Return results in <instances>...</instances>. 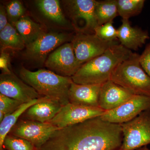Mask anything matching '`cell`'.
Here are the masks:
<instances>
[{
    "mask_svg": "<svg viewBox=\"0 0 150 150\" xmlns=\"http://www.w3.org/2000/svg\"><path fill=\"white\" fill-rule=\"evenodd\" d=\"M44 65L57 74L70 77L81 66L77 62L71 42L63 44L51 52Z\"/></svg>",
    "mask_w": 150,
    "mask_h": 150,
    "instance_id": "cell-9",
    "label": "cell"
},
{
    "mask_svg": "<svg viewBox=\"0 0 150 150\" xmlns=\"http://www.w3.org/2000/svg\"><path fill=\"white\" fill-rule=\"evenodd\" d=\"M0 93L23 103L42 97L12 71L0 75Z\"/></svg>",
    "mask_w": 150,
    "mask_h": 150,
    "instance_id": "cell-12",
    "label": "cell"
},
{
    "mask_svg": "<svg viewBox=\"0 0 150 150\" xmlns=\"http://www.w3.org/2000/svg\"><path fill=\"white\" fill-rule=\"evenodd\" d=\"M23 104L18 100L0 93V122L6 115L14 112Z\"/></svg>",
    "mask_w": 150,
    "mask_h": 150,
    "instance_id": "cell-26",
    "label": "cell"
},
{
    "mask_svg": "<svg viewBox=\"0 0 150 150\" xmlns=\"http://www.w3.org/2000/svg\"><path fill=\"white\" fill-rule=\"evenodd\" d=\"M94 33L101 40L113 42L118 40V30L113 26L112 21L98 25L94 30Z\"/></svg>",
    "mask_w": 150,
    "mask_h": 150,
    "instance_id": "cell-25",
    "label": "cell"
},
{
    "mask_svg": "<svg viewBox=\"0 0 150 150\" xmlns=\"http://www.w3.org/2000/svg\"><path fill=\"white\" fill-rule=\"evenodd\" d=\"M62 107L59 103L48 98L30 106L23 114L20 118L48 123L56 116Z\"/></svg>",
    "mask_w": 150,
    "mask_h": 150,
    "instance_id": "cell-17",
    "label": "cell"
},
{
    "mask_svg": "<svg viewBox=\"0 0 150 150\" xmlns=\"http://www.w3.org/2000/svg\"></svg>",
    "mask_w": 150,
    "mask_h": 150,
    "instance_id": "cell-32",
    "label": "cell"
},
{
    "mask_svg": "<svg viewBox=\"0 0 150 150\" xmlns=\"http://www.w3.org/2000/svg\"><path fill=\"white\" fill-rule=\"evenodd\" d=\"M118 16L128 19L139 14L144 8V0H117Z\"/></svg>",
    "mask_w": 150,
    "mask_h": 150,
    "instance_id": "cell-23",
    "label": "cell"
},
{
    "mask_svg": "<svg viewBox=\"0 0 150 150\" xmlns=\"http://www.w3.org/2000/svg\"><path fill=\"white\" fill-rule=\"evenodd\" d=\"M123 140L121 124L97 117L58 129L37 150H119Z\"/></svg>",
    "mask_w": 150,
    "mask_h": 150,
    "instance_id": "cell-1",
    "label": "cell"
},
{
    "mask_svg": "<svg viewBox=\"0 0 150 150\" xmlns=\"http://www.w3.org/2000/svg\"><path fill=\"white\" fill-rule=\"evenodd\" d=\"M8 18L11 24L13 25L24 16L25 8L21 2L19 1H11L6 7Z\"/></svg>",
    "mask_w": 150,
    "mask_h": 150,
    "instance_id": "cell-27",
    "label": "cell"
},
{
    "mask_svg": "<svg viewBox=\"0 0 150 150\" xmlns=\"http://www.w3.org/2000/svg\"><path fill=\"white\" fill-rule=\"evenodd\" d=\"M7 13L6 8L4 6H0V31L4 29L8 23Z\"/></svg>",
    "mask_w": 150,
    "mask_h": 150,
    "instance_id": "cell-30",
    "label": "cell"
},
{
    "mask_svg": "<svg viewBox=\"0 0 150 150\" xmlns=\"http://www.w3.org/2000/svg\"><path fill=\"white\" fill-rule=\"evenodd\" d=\"M101 85L79 84L73 82L68 93L69 103L86 107H99Z\"/></svg>",
    "mask_w": 150,
    "mask_h": 150,
    "instance_id": "cell-15",
    "label": "cell"
},
{
    "mask_svg": "<svg viewBox=\"0 0 150 150\" xmlns=\"http://www.w3.org/2000/svg\"><path fill=\"white\" fill-rule=\"evenodd\" d=\"M4 150H37L31 143L20 137L8 134L3 143Z\"/></svg>",
    "mask_w": 150,
    "mask_h": 150,
    "instance_id": "cell-24",
    "label": "cell"
},
{
    "mask_svg": "<svg viewBox=\"0 0 150 150\" xmlns=\"http://www.w3.org/2000/svg\"><path fill=\"white\" fill-rule=\"evenodd\" d=\"M11 58L9 54L6 52L1 53L0 69L3 74H10L12 72L11 66Z\"/></svg>",
    "mask_w": 150,
    "mask_h": 150,
    "instance_id": "cell-29",
    "label": "cell"
},
{
    "mask_svg": "<svg viewBox=\"0 0 150 150\" xmlns=\"http://www.w3.org/2000/svg\"><path fill=\"white\" fill-rule=\"evenodd\" d=\"M94 12L98 25L113 21L118 16L117 0L96 1Z\"/></svg>",
    "mask_w": 150,
    "mask_h": 150,
    "instance_id": "cell-21",
    "label": "cell"
},
{
    "mask_svg": "<svg viewBox=\"0 0 150 150\" xmlns=\"http://www.w3.org/2000/svg\"><path fill=\"white\" fill-rule=\"evenodd\" d=\"M73 37L64 33L46 32L34 42L25 46L23 57L28 62L42 66L45 64L48 54L65 42L71 41Z\"/></svg>",
    "mask_w": 150,
    "mask_h": 150,
    "instance_id": "cell-6",
    "label": "cell"
},
{
    "mask_svg": "<svg viewBox=\"0 0 150 150\" xmlns=\"http://www.w3.org/2000/svg\"><path fill=\"white\" fill-rule=\"evenodd\" d=\"M105 111L99 107H86L69 103L62 106L56 116L48 123L62 129L100 117Z\"/></svg>",
    "mask_w": 150,
    "mask_h": 150,
    "instance_id": "cell-11",
    "label": "cell"
},
{
    "mask_svg": "<svg viewBox=\"0 0 150 150\" xmlns=\"http://www.w3.org/2000/svg\"><path fill=\"white\" fill-rule=\"evenodd\" d=\"M95 0H69L64 1L69 16L74 22L82 19L85 22L83 32L94 33L98 25L95 15Z\"/></svg>",
    "mask_w": 150,
    "mask_h": 150,
    "instance_id": "cell-13",
    "label": "cell"
},
{
    "mask_svg": "<svg viewBox=\"0 0 150 150\" xmlns=\"http://www.w3.org/2000/svg\"><path fill=\"white\" fill-rule=\"evenodd\" d=\"M139 61L142 68L150 76V43L146 46L143 53L140 55Z\"/></svg>",
    "mask_w": 150,
    "mask_h": 150,
    "instance_id": "cell-28",
    "label": "cell"
},
{
    "mask_svg": "<svg viewBox=\"0 0 150 150\" xmlns=\"http://www.w3.org/2000/svg\"><path fill=\"white\" fill-rule=\"evenodd\" d=\"M134 54L120 43H115L103 54L82 65L71 77L73 81L79 84L102 85L110 80L118 65Z\"/></svg>",
    "mask_w": 150,
    "mask_h": 150,
    "instance_id": "cell-2",
    "label": "cell"
},
{
    "mask_svg": "<svg viewBox=\"0 0 150 150\" xmlns=\"http://www.w3.org/2000/svg\"><path fill=\"white\" fill-rule=\"evenodd\" d=\"M140 55L134 53L114 70L110 80L137 95L150 97V76L141 66Z\"/></svg>",
    "mask_w": 150,
    "mask_h": 150,
    "instance_id": "cell-4",
    "label": "cell"
},
{
    "mask_svg": "<svg viewBox=\"0 0 150 150\" xmlns=\"http://www.w3.org/2000/svg\"><path fill=\"white\" fill-rule=\"evenodd\" d=\"M117 30L120 44L131 51H137L150 38L147 31L131 26L128 19H122V24Z\"/></svg>",
    "mask_w": 150,
    "mask_h": 150,
    "instance_id": "cell-16",
    "label": "cell"
},
{
    "mask_svg": "<svg viewBox=\"0 0 150 150\" xmlns=\"http://www.w3.org/2000/svg\"><path fill=\"white\" fill-rule=\"evenodd\" d=\"M19 75L41 96L58 102L62 106L69 103L68 93L73 82L71 77L63 76L45 69L32 71L23 67L20 69Z\"/></svg>",
    "mask_w": 150,
    "mask_h": 150,
    "instance_id": "cell-3",
    "label": "cell"
},
{
    "mask_svg": "<svg viewBox=\"0 0 150 150\" xmlns=\"http://www.w3.org/2000/svg\"><path fill=\"white\" fill-rule=\"evenodd\" d=\"M25 48V43L22 38L14 26L8 23L6 26L0 31L1 53L8 48L18 51Z\"/></svg>",
    "mask_w": 150,
    "mask_h": 150,
    "instance_id": "cell-20",
    "label": "cell"
},
{
    "mask_svg": "<svg viewBox=\"0 0 150 150\" xmlns=\"http://www.w3.org/2000/svg\"><path fill=\"white\" fill-rule=\"evenodd\" d=\"M47 98H48L46 97H42L38 99L23 103L14 112L9 115H6L2 121L0 122V150H4L3 143L5 138L9 133L11 129L20 118L23 114L30 106Z\"/></svg>",
    "mask_w": 150,
    "mask_h": 150,
    "instance_id": "cell-19",
    "label": "cell"
},
{
    "mask_svg": "<svg viewBox=\"0 0 150 150\" xmlns=\"http://www.w3.org/2000/svg\"><path fill=\"white\" fill-rule=\"evenodd\" d=\"M135 95L111 80L103 84L100 92L98 106L108 111L115 109Z\"/></svg>",
    "mask_w": 150,
    "mask_h": 150,
    "instance_id": "cell-14",
    "label": "cell"
},
{
    "mask_svg": "<svg viewBox=\"0 0 150 150\" xmlns=\"http://www.w3.org/2000/svg\"><path fill=\"white\" fill-rule=\"evenodd\" d=\"M123 140L120 150H135L150 144V110L121 124Z\"/></svg>",
    "mask_w": 150,
    "mask_h": 150,
    "instance_id": "cell-5",
    "label": "cell"
},
{
    "mask_svg": "<svg viewBox=\"0 0 150 150\" xmlns=\"http://www.w3.org/2000/svg\"><path fill=\"white\" fill-rule=\"evenodd\" d=\"M59 129L48 122L41 123L20 118L8 134L27 140L38 149Z\"/></svg>",
    "mask_w": 150,
    "mask_h": 150,
    "instance_id": "cell-8",
    "label": "cell"
},
{
    "mask_svg": "<svg viewBox=\"0 0 150 150\" xmlns=\"http://www.w3.org/2000/svg\"><path fill=\"white\" fill-rule=\"evenodd\" d=\"M150 150L148 149L147 146H146L140 148V149H137V150Z\"/></svg>",
    "mask_w": 150,
    "mask_h": 150,
    "instance_id": "cell-31",
    "label": "cell"
},
{
    "mask_svg": "<svg viewBox=\"0 0 150 150\" xmlns=\"http://www.w3.org/2000/svg\"><path fill=\"white\" fill-rule=\"evenodd\" d=\"M13 25L22 38L25 46L34 42L46 32L42 25L25 16Z\"/></svg>",
    "mask_w": 150,
    "mask_h": 150,
    "instance_id": "cell-18",
    "label": "cell"
},
{
    "mask_svg": "<svg viewBox=\"0 0 150 150\" xmlns=\"http://www.w3.org/2000/svg\"><path fill=\"white\" fill-rule=\"evenodd\" d=\"M150 110V97L135 95L113 110L105 111L100 118L103 121L121 124L131 121L142 112Z\"/></svg>",
    "mask_w": 150,
    "mask_h": 150,
    "instance_id": "cell-10",
    "label": "cell"
},
{
    "mask_svg": "<svg viewBox=\"0 0 150 150\" xmlns=\"http://www.w3.org/2000/svg\"><path fill=\"white\" fill-rule=\"evenodd\" d=\"M35 3L39 10L47 18L60 25L68 23L58 0H38Z\"/></svg>",
    "mask_w": 150,
    "mask_h": 150,
    "instance_id": "cell-22",
    "label": "cell"
},
{
    "mask_svg": "<svg viewBox=\"0 0 150 150\" xmlns=\"http://www.w3.org/2000/svg\"><path fill=\"white\" fill-rule=\"evenodd\" d=\"M116 43L101 40L94 33L81 31H77L71 41L76 58L81 66L103 54Z\"/></svg>",
    "mask_w": 150,
    "mask_h": 150,
    "instance_id": "cell-7",
    "label": "cell"
}]
</instances>
